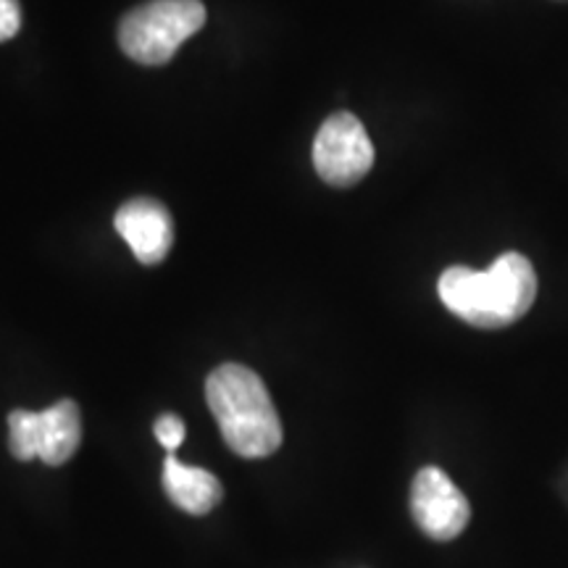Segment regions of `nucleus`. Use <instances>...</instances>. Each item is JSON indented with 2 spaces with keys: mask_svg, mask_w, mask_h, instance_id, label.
<instances>
[{
  "mask_svg": "<svg viewBox=\"0 0 568 568\" xmlns=\"http://www.w3.org/2000/svg\"><path fill=\"white\" fill-rule=\"evenodd\" d=\"M437 293L445 308L479 329H503L529 314L537 297V274L527 255L503 253L487 272L450 266Z\"/></svg>",
  "mask_w": 568,
  "mask_h": 568,
  "instance_id": "nucleus-1",
  "label": "nucleus"
},
{
  "mask_svg": "<svg viewBox=\"0 0 568 568\" xmlns=\"http://www.w3.org/2000/svg\"><path fill=\"white\" fill-rule=\"evenodd\" d=\"M205 400L224 443L243 458H266L282 445V422L272 395L253 368L224 364L205 382Z\"/></svg>",
  "mask_w": 568,
  "mask_h": 568,
  "instance_id": "nucleus-2",
  "label": "nucleus"
},
{
  "mask_svg": "<svg viewBox=\"0 0 568 568\" xmlns=\"http://www.w3.org/2000/svg\"><path fill=\"white\" fill-rule=\"evenodd\" d=\"M205 24L201 0H151L126 13L119 27V45L132 61L161 67L174 59L182 42Z\"/></svg>",
  "mask_w": 568,
  "mask_h": 568,
  "instance_id": "nucleus-3",
  "label": "nucleus"
},
{
  "mask_svg": "<svg viewBox=\"0 0 568 568\" xmlns=\"http://www.w3.org/2000/svg\"><path fill=\"white\" fill-rule=\"evenodd\" d=\"M82 416L74 400H59L55 406L32 414L11 410L9 447L19 460L40 458L48 466H63L80 450Z\"/></svg>",
  "mask_w": 568,
  "mask_h": 568,
  "instance_id": "nucleus-4",
  "label": "nucleus"
},
{
  "mask_svg": "<svg viewBox=\"0 0 568 568\" xmlns=\"http://www.w3.org/2000/svg\"><path fill=\"white\" fill-rule=\"evenodd\" d=\"M314 166L335 187H353L372 172L374 145L361 119L345 111L326 119L314 140Z\"/></svg>",
  "mask_w": 568,
  "mask_h": 568,
  "instance_id": "nucleus-5",
  "label": "nucleus"
},
{
  "mask_svg": "<svg viewBox=\"0 0 568 568\" xmlns=\"http://www.w3.org/2000/svg\"><path fill=\"white\" fill-rule=\"evenodd\" d=\"M410 514L426 537L450 542L464 535L471 518V506L443 468L426 466L416 474L414 487H410Z\"/></svg>",
  "mask_w": 568,
  "mask_h": 568,
  "instance_id": "nucleus-6",
  "label": "nucleus"
},
{
  "mask_svg": "<svg viewBox=\"0 0 568 568\" xmlns=\"http://www.w3.org/2000/svg\"><path fill=\"white\" fill-rule=\"evenodd\" d=\"M116 232L132 247L134 258L145 266H155L166 258L174 243V222L166 205L151 197H134L116 211Z\"/></svg>",
  "mask_w": 568,
  "mask_h": 568,
  "instance_id": "nucleus-7",
  "label": "nucleus"
},
{
  "mask_svg": "<svg viewBox=\"0 0 568 568\" xmlns=\"http://www.w3.org/2000/svg\"><path fill=\"white\" fill-rule=\"evenodd\" d=\"M163 489L172 497V503L190 516H205L222 503L224 487L205 468L182 464L174 453L163 460Z\"/></svg>",
  "mask_w": 568,
  "mask_h": 568,
  "instance_id": "nucleus-8",
  "label": "nucleus"
},
{
  "mask_svg": "<svg viewBox=\"0 0 568 568\" xmlns=\"http://www.w3.org/2000/svg\"><path fill=\"white\" fill-rule=\"evenodd\" d=\"M153 432H155V439H159L161 447L166 453H174L176 447L184 443V435H187V429H184V422L174 414H163V416L155 418Z\"/></svg>",
  "mask_w": 568,
  "mask_h": 568,
  "instance_id": "nucleus-9",
  "label": "nucleus"
},
{
  "mask_svg": "<svg viewBox=\"0 0 568 568\" xmlns=\"http://www.w3.org/2000/svg\"><path fill=\"white\" fill-rule=\"evenodd\" d=\"M21 27L19 0H0V42L11 40Z\"/></svg>",
  "mask_w": 568,
  "mask_h": 568,
  "instance_id": "nucleus-10",
  "label": "nucleus"
}]
</instances>
